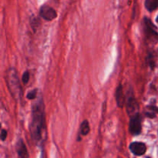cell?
Wrapping results in <instances>:
<instances>
[{
  "mask_svg": "<svg viewBox=\"0 0 158 158\" xmlns=\"http://www.w3.org/2000/svg\"><path fill=\"white\" fill-rule=\"evenodd\" d=\"M30 135L35 145H42L46 138V117L44 102L42 97L34 103L32 109Z\"/></svg>",
  "mask_w": 158,
  "mask_h": 158,
  "instance_id": "cell-1",
  "label": "cell"
},
{
  "mask_svg": "<svg viewBox=\"0 0 158 158\" xmlns=\"http://www.w3.org/2000/svg\"><path fill=\"white\" fill-rule=\"evenodd\" d=\"M6 81L11 96L16 101H20L23 97V92L17 71L14 68H10L6 71Z\"/></svg>",
  "mask_w": 158,
  "mask_h": 158,
  "instance_id": "cell-2",
  "label": "cell"
},
{
  "mask_svg": "<svg viewBox=\"0 0 158 158\" xmlns=\"http://www.w3.org/2000/svg\"><path fill=\"white\" fill-rule=\"evenodd\" d=\"M129 131L133 136H137L141 133L142 118L139 112L130 117Z\"/></svg>",
  "mask_w": 158,
  "mask_h": 158,
  "instance_id": "cell-3",
  "label": "cell"
},
{
  "mask_svg": "<svg viewBox=\"0 0 158 158\" xmlns=\"http://www.w3.org/2000/svg\"><path fill=\"white\" fill-rule=\"evenodd\" d=\"M126 108L127 112L129 117L134 115L136 113L139 112V106L137 103V100H136L135 97H134L133 92L128 93L127 97L126 99Z\"/></svg>",
  "mask_w": 158,
  "mask_h": 158,
  "instance_id": "cell-4",
  "label": "cell"
},
{
  "mask_svg": "<svg viewBox=\"0 0 158 158\" xmlns=\"http://www.w3.org/2000/svg\"><path fill=\"white\" fill-rule=\"evenodd\" d=\"M40 15L43 19L46 20V21H52V20L55 19L57 16L56 11L53 8L47 6V5H44L40 8Z\"/></svg>",
  "mask_w": 158,
  "mask_h": 158,
  "instance_id": "cell-5",
  "label": "cell"
},
{
  "mask_svg": "<svg viewBox=\"0 0 158 158\" xmlns=\"http://www.w3.org/2000/svg\"><path fill=\"white\" fill-rule=\"evenodd\" d=\"M130 151L136 156H142L146 153L147 146L143 142H133L130 144Z\"/></svg>",
  "mask_w": 158,
  "mask_h": 158,
  "instance_id": "cell-6",
  "label": "cell"
},
{
  "mask_svg": "<svg viewBox=\"0 0 158 158\" xmlns=\"http://www.w3.org/2000/svg\"><path fill=\"white\" fill-rule=\"evenodd\" d=\"M116 101L118 107L123 108L126 103V99H125L124 94H123V86L121 84L119 85L116 90Z\"/></svg>",
  "mask_w": 158,
  "mask_h": 158,
  "instance_id": "cell-7",
  "label": "cell"
},
{
  "mask_svg": "<svg viewBox=\"0 0 158 158\" xmlns=\"http://www.w3.org/2000/svg\"><path fill=\"white\" fill-rule=\"evenodd\" d=\"M15 149H16L17 154L19 157L21 158H26L29 157V154H28L27 148H26V144L24 143L23 140L22 139L19 140L16 143V146H15Z\"/></svg>",
  "mask_w": 158,
  "mask_h": 158,
  "instance_id": "cell-8",
  "label": "cell"
},
{
  "mask_svg": "<svg viewBox=\"0 0 158 158\" xmlns=\"http://www.w3.org/2000/svg\"><path fill=\"white\" fill-rule=\"evenodd\" d=\"M144 23L146 26V29L148 32V35H154L155 37H158V32L156 30V27L153 24L152 22L148 18L144 19Z\"/></svg>",
  "mask_w": 158,
  "mask_h": 158,
  "instance_id": "cell-9",
  "label": "cell"
},
{
  "mask_svg": "<svg viewBox=\"0 0 158 158\" xmlns=\"http://www.w3.org/2000/svg\"><path fill=\"white\" fill-rule=\"evenodd\" d=\"M145 114L149 118H154L157 114H158V107L154 105L147 106L146 110H145Z\"/></svg>",
  "mask_w": 158,
  "mask_h": 158,
  "instance_id": "cell-10",
  "label": "cell"
},
{
  "mask_svg": "<svg viewBox=\"0 0 158 158\" xmlns=\"http://www.w3.org/2000/svg\"><path fill=\"white\" fill-rule=\"evenodd\" d=\"M145 8L149 12H153L158 9V0H145Z\"/></svg>",
  "mask_w": 158,
  "mask_h": 158,
  "instance_id": "cell-11",
  "label": "cell"
},
{
  "mask_svg": "<svg viewBox=\"0 0 158 158\" xmlns=\"http://www.w3.org/2000/svg\"><path fill=\"white\" fill-rule=\"evenodd\" d=\"M90 131V127H89V123L87 120H83L80 124V134L81 135L85 136L87 135Z\"/></svg>",
  "mask_w": 158,
  "mask_h": 158,
  "instance_id": "cell-12",
  "label": "cell"
},
{
  "mask_svg": "<svg viewBox=\"0 0 158 158\" xmlns=\"http://www.w3.org/2000/svg\"><path fill=\"white\" fill-rule=\"evenodd\" d=\"M29 77H30V73L28 71L24 72V73L23 74V77H22V81H23V84H27L29 80Z\"/></svg>",
  "mask_w": 158,
  "mask_h": 158,
  "instance_id": "cell-13",
  "label": "cell"
},
{
  "mask_svg": "<svg viewBox=\"0 0 158 158\" xmlns=\"http://www.w3.org/2000/svg\"><path fill=\"white\" fill-rule=\"evenodd\" d=\"M37 97V89H33V90H31L30 92H29L27 94V99L29 100H34V99L36 98Z\"/></svg>",
  "mask_w": 158,
  "mask_h": 158,
  "instance_id": "cell-14",
  "label": "cell"
},
{
  "mask_svg": "<svg viewBox=\"0 0 158 158\" xmlns=\"http://www.w3.org/2000/svg\"><path fill=\"white\" fill-rule=\"evenodd\" d=\"M6 137H7V131H6V130L2 129L1 131V140H2V141H4L6 139Z\"/></svg>",
  "mask_w": 158,
  "mask_h": 158,
  "instance_id": "cell-15",
  "label": "cell"
},
{
  "mask_svg": "<svg viewBox=\"0 0 158 158\" xmlns=\"http://www.w3.org/2000/svg\"><path fill=\"white\" fill-rule=\"evenodd\" d=\"M156 22H157V23H158V15H157V19H156Z\"/></svg>",
  "mask_w": 158,
  "mask_h": 158,
  "instance_id": "cell-16",
  "label": "cell"
}]
</instances>
